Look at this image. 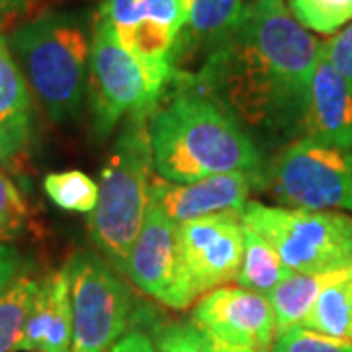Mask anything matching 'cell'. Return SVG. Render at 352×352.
Wrapping results in <instances>:
<instances>
[{"label":"cell","mask_w":352,"mask_h":352,"mask_svg":"<svg viewBox=\"0 0 352 352\" xmlns=\"http://www.w3.org/2000/svg\"><path fill=\"white\" fill-rule=\"evenodd\" d=\"M20 252L10 245L0 243V294L6 289V286L14 280V276L20 272Z\"/></svg>","instance_id":"cell-29"},{"label":"cell","mask_w":352,"mask_h":352,"mask_svg":"<svg viewBox=\"0 0 352 352\" xmlns=\"http://www.w3.org/2000/svg\"><path fill=\"white\" fill-rule=\"evenodd\" d=\"M10 47L53 122L75 118L88 88L90 43L71 16L41 14L10 34Z\"/></svg>","instance_id":"cell-4"},{"label":"cell","mask_w":352,"mask_h":352,"mask_svg":"<svg viewBox=\"0 0 352 352\" xmlns=\"http://www.w3.org/2000/svg\"><path fill=\"white\" fill-rule=\"evenodd\" d=\"M22 149L14 143L12 139L8 138L6 133L0 131V163H6L10 161L12 157H16V153H20Z\"/></svg>","instance_id":"cell-32"},{"label":"cell","mask_w":352,"mask_h":352,"mask_svg":"<svg viewBox=\"0 0 352 352\" xmlns=\"http://www.w3.org/2000/svg\"><path fill=\"white\" fill-rule=\"evenodd\" d=\"M270 352H352V342L329 337L303 325H294L276 333Z\"/></svg>","instance_id":"cell-24"},{"label":"cell","mask_w":352,"mask_h":352,"mask_svg":"<svg viewBox=\"0 0 352 352\" xmlns=\"http://www.w3.org/2000/svg\"><path fill=\"white\" fill-rule=\"evenodd\" d=\"M247 0H186V24L176 41L173 63L178 65L196 55L210 53L223 45L243 22Z\"/></svg>","instance_id":"cell-16"},{"label":"cell","mask_w":352,"mask_h":352,"mask_svg":"<svg viewBox=\"0 0 352 352\" xmlns=\"http://www.w3.org/2000/svg\"><path fill=\"white\" fill-rule=\"evenodd\" d=\"M241 221L268 241L292 272L321 274L352 264V217L342 212L249 201Z\"/></svg>","instance_id":"cell-5"},{"label":"cell","mask_w":352,"mask_h":352,"mask_svg":"<svg viewBox=\"0 0 352 352\" xmlns=\"http://www.w3.org/2000/svg\"><path fill=\"white\" fill-rule=\"evenodd\" d=\"M307 138L352 151V90L321 45L303 118Z\"/></svg>","instance_id":"cell-15"},{"label":"cell","mask_w":352,"mask_h":352,"mask_svg":"<svg viewBox=\"0 0 352 352\" xmlns=\"http://www.w3.org/2000/svg\"><path fill=\"white\" fill-rule=\"evenodd\" d=\"M106 352H155L151 339L143 333H127Z\"/></svg>","instance_id":"cell-30"},{"label":"cell","mask_w":352,"mask_h":352,"mask_svg":"<svg viewBox=\"0 0 352 352\" xmlns=\"http://www.w3.org/2000/svg\"><path fill=\"white\" fill-rule=\"evenodd\" d=\"M175 98L149 118L155 170L166 182L188 184L226 173H261V153L223 106L176 82Z\"/></svg>","instance_id":"cell-2"},{"label":"cell","mask_w":352,"mask_h":352,"mask_svg":"<svg viewBox=\"0 0 352 352\" xmlns=\"http://www.w3.org/2000/svg\"><path fill=\"white\" fill-rule=\"evenodd\" d=\"M163 94L164 88L124 47L108 20L98 16L88 63V96L96 133L108 135L124 118H151Z\"/></svg>","instance_id":"cell-6"},{"label":"cell","mask_w":352,"mask_h":352,"mask_svg":"<svg viewBox=\"0 0 352 352\" xmlns=\"http://www.w3.org/2000/svg\"><path fill=\"white\" fill-rule=\"evenodd\" d=\"M98 16L166 90L175 75L176 41L186 24V0H104Z\"/></svg>","instance_id":"cell-9"},{"label":"cell","mask_w":352,"mask_h":352,"mask_svg":"<svg viewBox=\"0 0 352 352\" xmlns=\"http://www.w3.org/2000/svg\"><path fill=\"white\" fill-rule=\"evenodd\" d=\"M155 352H204L200 329L194 323H170L157 335Z\"/></svg>","instance_id":"cell-26"},{"label":"cell","mask_w":352,"mask_h":352,"mask_svg":"<svg viewBox=\"0 0 352 352\" xmlns=\"http://www.w3.org/2000/svg\"><path fill=\"white\" fill-rule=\"evenodd\" d=\"M251 176L247 173H226L206 176L188 184L166 182L159 176L153 180L151 200L157 201L175 223L206 217L241 219L249 204Z\"/></svg>","instance_id":"cell-13"},{"label":"cell","mask_w":352,"mask_h":352,"mask_svg":"<svg viewBox=\"0 0 352 352\" xmlns=\"http://www.w3.org/2000/svg\"><path fill=\"white\" fill-rule=\"evenodd\" d=\"M28 206L12 180L0 170V239L14 235L24 226Z\"/></svg>","instance_id":"cell-25"},{"label":"cell","mask_w":352,"mask_h":352,"mask_svg":"<svg viewBox=\"0 0 352 352\" xmlns=\"http://www.w3.org/2000/svg\"><path fill=\"white\" fill-rule=\"evenodd\" d=\"M200 329V327H198ZM201 344H204V352H254L251 349H243V346H235V344H229L223 340L215 339L210 333L201 331Z\"/></svg>","instance_id":"cell-31"},{"label":"cell","mask_w":352,"mask_h":352,"mask_svg":"<svg viewBox=\"0 0 352 352\" xmlns=\"http://www.w3.org/2000/svg\"><path fill=\"white\" fill-rule=\"evenodd\" d=\"M124 272L143 294L173 309H186L196 300L176 243V223L155 200L131 247Z\"/></svg>","instance_id":"cell-10"},{"label":"cell","mask_w":352,"mask_h":352,"mask_svg":"<svg viewBox=\"0 0 352 352\" xmlns=\"http://www.w3.org/2000/svg\"><path fill=\"white\" fill-rule=\"evenodd\" d=\"M289 274L292 270L280 258L274 247L263 239L258 233L245 227L243 263H241L239 274L235 278L241 288L251 289L268 298V294L276 288L280 282H284Z\"/></svg>","instance_id":"cell-19"},{"label":"cell","mask_w":352,"mask_h":352,"mask_svg":"<svg viewBox=\"0 0 352 352\" xmlns=\"http://www.w3.org/2000/svg\"><path fill=\"white\" fill-rule=\"evenodd\" d=\"M16 351L73 352V303L67 266L39 280Z\"/></svg>","instance_id":"cell-14"},{"label":"cell","mask_w":352,"mask_h":352,"mask_svg":"<svg viewBox=\"0 0 352 352\" xmlns=\"http://www.w3.org/2000/svg\"><path fill=\"white\" fill-rule=\"evenodd\" d=\"M300 325L352 342V276L329 286Z\"/></svg>","instance_id":"cell-20"},{"label":"cell","mask_w":352,"mask_h":352,"mask_svg":"<svg viewBox=\"0 0 352 352\" xmlns=\"http://www.w3.org/2000/svg\"><path fill=\"white\" fill-rule=\"evenodd\" d=\"M264 186L294 208L352 212V151L294 141L268 166Z\"/></svg>","instance_id":"cell-7"},{"label":"cell","mask_w":352,"mask_h":352,"mask_svg":"<svg viewBox=\"0 0 352 352\" xmlns=\"http://www.w3.org/2000/svg\"><path fill=\"white\" fill-rule=\"evenodd\" d=\"M256 2H263V0H247V4H256Z\"/></svg>","instance_id":"cell-33"},{"label":"cell","mask_w":352,"mask_h":352,"mask_svg":"<svg viewBox=\"0 0 352 352\" xmlns=\"http://www.w3.org/2000/svg\"><path fill=\"white\" fill-rule=\"evenodd\" d=\"M323 47H325L329 61L349 82L352 90V22L344 25L327 43H323Z\"/></svg>","instance_id":"cell-27"},{"label":"cell","mask_w":352,"mask_h":352,"mask_svg":"<svg viewBox=\"0 0 352 352\" xmlns=\"http://www.w3.org/2000/svg\"><path fill=\"white\" fill-rule=\"evenodd\" d=\"M153 180L149 118H129L102 166L98 204L90 215L92 239L122 272L147 214Z\"/></svg>","instance_id":"cell-3"},{"label":"cell","mask_w":352,"mask_h":352,"mask_svg":"<svg viewBox=\"0 0 352 352\" xmlns=\"http://www.w3.org/2000/svg\"><path fill=\"white\" fill-rule=\"evenodd\" d=\"M321 45L284 0L247 4L237 32L201 63L173 80L223 106L237 120L278 133L303 129Z\"/></svg>","instance_id":"cell-1"},{"label":"cell","mask_w":352,"mask_h":352,"mask_svg":"<svg viewBox=\"0 0 352 352\" xmlns=\"http://www.w3.org/2000/svg\"><path fill=\"white\" fill-rule=\"evenodd\" d=\"M0 131L24 149L30 138V90L0 36Z\"/></svg>","instance_id":"cell-18"},{"label":"cell","mask_w":352,"mask_h":352,"mask_svg":"<svg viewBox=\"0 0 352 352\" xmlns=\"http://www.w3.org/2000/svg\"><path fill=\"white\" fill-rule=\"evenodd\" d=\"M289 12L317 34H335L352 22V0H289Z\"/></svg>","instance_id":"cell-23"},{"label":"cell","mask_w":352,"mask_h":352,"mask_svg":"<svg viewBox=\"0 0 352 352\" xmlns=\"http://www.w3.org/2000/svg\"><path fill=\"white\" fill-rule=\"evenodd\" d=\"M176 243L196 298L239 274L245 251V227L239 217H206L176 223Z\"/></svg>","instance_id":"cell-11"},{"label":"cell","mask_w":352,"mask_h":352,"mask_svg":"<svg viewBox=\"0 0 352 352\" xmlns=\"http://www.w3.org/2000/svg\"><path fill=\"white\" fill-rule=\"evenodd\" d=\"M43 190L57 208L78 214H92L98 204V184L82 170L51 173L43 178Z\"/></svg>","instance_id":"cell-22"},{"label":"cell","mask_w":352,"mask_h":352,"mask_svg":"<svg viewBox=\"0 0 352 352\" xmlns=\"http://www.w3.org/2000/svg\"><path fill=\"white\" fill-rule=\"evenodd\" d=\"M43 6V0H0V30L16 25L18 22L34 20L32 16Z\"/></svg>","instance_id":"cell-28"},{"label":"cell","mask_w":352,"mask_h":352,"mask_svg":"<svg viewBox=\"0 0 352 352\" xmlns=\"http://www.w3.org/2000/svg\"><path fill=\"white\" fill-rule=\"evenodd\" d=\"M65 266L73 303V352H106L129 323L126 284L92 252H78Z\"/></svg>","instance_id":"cell-8"},{"label":"cell","mask_w":352,"mask_h":352,"mask_svg":"<svg viewBox=\"0 0 352 352\" xmlns=\"http://www.w3.org/2000/svg\"><path fill=\"white\" fill-rule=\"evenodd\" d=\"M352 276V264L333 272L321 274H298L292 272L284 282L268 294V302L272 305L276 319V333L300 325L305 315L311 311L319 296L333 286L335 282Z\"/></svg>","instance_id":"cell-17"},{"label":"cell","mask_w":352,"mask_h":352,"mask_svg":"<svg viewBox=\"0 0 352 352\" xmlns=\"http://www.w3.org/2000/svg\"><path fill=\"white\" fill-rule=\"evenodd\" d=\"M192 323L215 339L270 352L276 339V319L266 296L247 288H215L201 296L192 309Z\"/></svg>","instance_id":"cell-12"},{"label":"cell","mask_w":352,"mask_h":352,"mask_svg":"<svg viewBox=\"0 0 352 352\" xmlns=\"http://www.w3.org/2000/svg\"><path fill=\"white\" fill-rule=\"evenodd\" d=\"M39 280L20 270L0 294V352H14Z\"/></svg>","instance_id":"cell-21"}]
</instances>
